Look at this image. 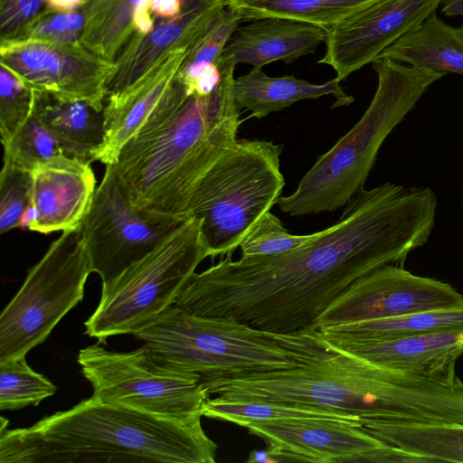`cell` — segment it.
I'll return each mask as SVG.
<instances>
[{
    "label": "cell",
    "mask_w": 463,
    "mask_h": 463,
    "mask_svg": "<svg viewBox=\"0 0 463 463\" xmlns=\"http://www.w3.org/2000/svg\"><path fill=\"white\" fill-rule=\"evenodd\" d=\"M437 199L429 187L386 182L363 189L332 226L303 245L266 256L232 255L194 273L174 306L273 334L315 327L355 280L386 264L403 266L427 242Z\"/></svg>",
    "instance_id": "6da1fadb"
},
{
    "label": "cell",
    "mask_w": 463,
    "mask_h": 463,
    "mask_svg": "<svg viewBox=\"0 0 463 463\" xmlns=\"http://www.w3.org/2000/svg\"><path fill=\"white\" fill-rule=\"evenodd\" d=\"M271 336L294 367L213 381L209 394L310 406L358 421L463 424V382L450 383L375 365L331 345L316 328Z\"/></svg>",
    "instance_id": "7a4b0ae2"
},
{
    "label": "cell",
    "mask_w": 463,
    "mask_h": 463,
    "mask_svg": "<svg viewBox=\"0 0 463 463\" xmlns=\"http://www.w3.org/2000/svg\"><path fill=\"white\" fill-rule=\"evenodd\" d=\"M236 66L208 95L190 94L177 80L114 163L137 207L186 217L190 197L205 172L238 139L242 120L233 97Z\"/></svg>",
    "instance_id": "3957f363"
},
{
    "label": "cell",
    "mask_w": 463,
    "mask_h": 463,
    "mask_svg": "<svg viewBox=\"0 0 463 463\" xmlns=\"http://www.w3.org/2000/svg\"><path fill=\"white\" fill-rule=\"evenodd\" d=\"M201 420L178 421L93 396L26 428L0 430V463H214Z\"/></svg>",
    "instance_id": "277c9868"
},
{
    "label": "cell",
    "mask_w": 463,
    "mask_h": 463,
    "mask_svg": "<svg viewBox=\"0 0 463 463\" xmlns=\"http://www.w3.org/2000/svg\"><path fill=\"white\" fill-rule=\"evenodd\" d=\"M377 88L356 124L299 181L296 190L277 204L291 216L334 211L354 197L374 165L378 151L393 128L424 92L446 73L404 65L389 58L373 62Z\"/></svg>",
    "instance_id": "5b68a950"
},
{
    "label": "cell",
    "mask_w": 463,
    "mask_h": 463,
    "mask_svg": "<svg viewBox=\"0 0 463 463\" xmlns=\"http://www.w3.org/2000/svg\"><path fill=\"white\" fill-rule=\"evenodd\" d=\"M160 365L205 385L298 364L269 333L238 322L191 315L174 305L134 335Z\"/></svg>",
    "instance_id": "8992f818"
},
{
    "label": "cell",
    "mask_w": 463,
    "mask_h": 463,
    "mask_svg": "<svg viewBox=\"0 0 463 463\" xmlns=\"http://www.w3.org/2000/svg\"><path fill=\"white\" fill-rule=\"evenodd\" d=\"M281 152L272 141L237 140L199 180L186 217L199 221L209 257L232 255L277 203L285 185Z\"/></svg>",
    "instance_id": "52a82bcc"
},
{
    "label": "cell",
    "mask_w": 463,
    "mask_h": 463,
    "mask_svg": "<svg viewBox=\"0 0 463 463\" xmlns=\"http://www.w3.org/2000/svg\"><path fill=\"white\" fill-rule=\"evenodd\" d=\"M207 257L200 222L189 217L152 252L101 288L99 305L84 323L85 333L99 343L135 335L175 304Z\"/></svg>",
    "instance_id": "ba28073f"
},
{
    "label": "cell",
    "mask_w": 463,
    "mask_h": 463,
    "mask_svg": "<svg viewBox=\"0 0 463 463\" xmlns=\"http://www.w3.org/2000/svg\"><path fill=\"white\" fill-rule=\"evenodd\" d=\"M91 273L78 226L63 231L32 267L0 316V364L24 357L83 298Z\"/></svg>",
    "instance_id": "9c48e42d"
},
{
    "label": "cell",
    "mask_w": 463,
    "mask_h": 463,
    "mask_svg": "<svg viewBox=\"0 0 463 463\" xmlns=\"http://www.w3.org/2000/svg\"><path fill=\"white\" fill-rule=\"evenodd\" d=\"M83 376L99 401L178 421L201 420L210 398L195 378L160 365L144 344L130 352H112L99 344L80 350Z\"/></svg>",
    "instance_id": "30bf717a"
},
{
    "label": "cell",
    "mask_w": 463,
    "mask_h": 463,
    "mask_svg": "<svg viewBox=\"0 0 463 463\" xmlns=\"http://www.w3.org/2000/svg\"><path fill=\"white\" fill-rule=\"evenodd\" d=\"M188 218L134 205L121 184L114 164L106 165L91 205L80 223L91 272L102 287L140 260Z\"/></svg>",
    "instance_id": "8fae6325"
},
{
    "label": "cell",
    "mask_w": 463,
    "mask_h": 463,
    "mask_svg": "<svg viewBox=\"0 0 463 463\" xmlns=\"http://www.w3.org/2000/svg\"><path fill=\"white\" fill-rule=\"evenodd\" d=\"M0 65L33 90L104 109L114 63L81 43L24 38L0 42Z\"/></svg>",
    "instance_id": "7c38bea8"
},
{
    "label": "cell",
    "mask_w": 463,
    "mask_h": 463,
    "mask_svg": "<svg viewBox=\"0 0 463 463\" xmlns=\"http://www.w3.org/2000/svg\"><path fill=\"white\" fill-rule=\"evenodd\" d=\"M461 307L463 295L450 284L386 264L355 280L324 311L315 327Z\"/></svg>",
    "instance_id": "4fadbf2b"
},
{
    "label": "cell",
    "mask_w": 463,
    "mask_h": 463,
    "mask_svg": "<svg viewBox=\"0 0 463 463\" xmlns=\"http://www.w3.org/2000/svg\"><path fill=\"white\" fill-rule=\"evenodd\" d=\"M441 0H379L326 30V52L317 61L333 68L338 81L377 57L402 35L416 30Z\"/></svg>",
    "instance_id": "5bb4252c"
},
{
    "label": "cell",
    "mask_w": 463,
    "mask_h": 463,
    "mask_svg": "<svg viewBox=\"0 0 463 463\" xmlns=\"http://www.w3.org/2000/svg\"><path fill=\"white\" fill-rule=\"evenodd\" d=\"M360 423L332 419H294L251 422L249 432L263 439L279 462H361L383 441Z\"/></svg>",
    "instance_id": "9a60e30c"
},
{
    "label": "cell",
    "mask_w": 463,
    "mask_h": 463,
    "mask_svg": "<svg viewBox=\"0 0 463 463\" xmlns=\"http://www.w3.org/2000/svg\"><path fill=\"white\" fill-rule=\"evenodd\" d=\"M31 176V204L22 228L43 234L77 228L97 188L90 164L61 154L37 165Z\"/></svg>",
    "instance_id": "2e32d148"
},
{
    "label": "cell",
    "mask_w": 463,
    "mask_h": 463,
    "mask_svg": "<svg viewBox=\"0 0 463 463\" xmlns=\"http://www.w3.org/2000/svg\"><path fill=\"white\" fill-rule=\"evenodd\" d=\"M225 6L226 0H183L177 15L159 18L147 33L134 34L113 62L106 98L129 88L170 53L189 50Z\"/></svg>",
    "instance_id": "e0dca14e"
},
{
    "label": "cell",
    "mask_w": 463,
    "mask_h": 463,
    "mask_svg": "<svg viewBox=\"0 0 463 463\" xmlns=\"http://www.w3.org/2000/svg\"><path fill=\"white\" fill-rule=\"evenodd\" d=\"M321 335L336 349L378 366L450 383L460 379L456 373V364L463 356V330L371 342L333 339Z\"/></svg>",
    "instance_id": "ac0fdd59"
},
{
    "label": "cell",
    "mask_w": 463,
    "mask_h": 463,
    "mask_svg": "<svg viewBox=\"0 0 463 463\" xmlns=\"http://www.w3.org/2000/svg\"><path fill=\"white\" fill-rule=\"evenodd\" d=\"M188 50L170 53L124 91L105 99V140L96 161L114 164L174 86Z\"/></svg>",
    "instance_id": "d6986e66"
},
{
    "label": "cell",
    "mask_w": 463,
    "mask_h": 463,
    "mask_svg": "<svg viewBox=\"0 0 463 463\" xmlns=\"http://www.w3.org/2000/svg\"><path fill=\"white\" fill-rule=\"evenodd\" d=\"M248 22L233 32L219 67L239 63L263 67L278 61L289 64L315 52L326 37L325 29L292 19L269 17Z\"/></svg>",
    "instance_id": "ffe728a7"
},
{
    "label": "cell",
    "mask_w": 463,
    "mask_h": 463,
    "mask_svg": "<svg viewBox=\"0 0 463 463\" xmlns=\"http://www.w3.org/2000/svg\"><path fill=\"white\" fill-rule=\"evenodd\" d=\"M152 0H86L79 9L85 24L80 43L114 62L134 34H146L155 25Z\"/></svg>",
    "instance_id": "44dd1931"
},
{
    "label": "cell",
    "mask_w": 463,
    "mask_h": 463,
    "mask_svg": "<svg viewBox=\"0 0 463 463\" xmlns=\"http://www.w3.org/2000/svg\"><path fill=\"white\" fill-rule=\"evenodd\" d=\"M263 67H252L246 74L233 81V97L238 109H248L250 118L260 119L270 113L281 111L304 99H314L333 95V107L347 106L354 101L335 78L315 84L293 75L271 77L262 71Z\"/></svg>",
    "instance_id": "7402d4cb"
},
{
    "label": "cell",
    "mask_w": 463,
    "mask_h": 463,
    "mask_svg": "<svg viewBox=\"0 0 463 463\" xmlns=\"http://www.w3.org/2000/svg\"><path fill=\"white\" fill-rule=\"evenodd\" d=\"M35 91L34 113L66 156L90 164L105 140L104 109Z\"/></svg>",
    "instance_id": "603a6c76"
},
{
    "label": "cell",
    "mask_w": 463,
    "mask_h": 463,
    "mask_svg": "<svg viewBox=\"0 0 463 463\" xmlns=\"http://www.w3.org/2000/svg\"><path fill=\"white\" fill-rule=\"evenodd\" d=\"M383 58L446 74L463 75V27L449 25L434 13L377 57Z\"/></svg>",
    "instance_id": "cb8c5ba5"
},
{
    "label": "cell",
    "mask_w": 463,
    "mask_h": 463,
    "mask_svg": "<svg viewBox=\"0 0 463 463\" xmlns=\"http://www.w3.org/2000/svg\"><path fill=\"white\" fill-rule=\"evenodd\" d=\"M360 427L384 443L429 457L434 462H463V424L364 420Z\"/></svg>",
    "instance_id": "d4e9b609"
},
{
    "label": "cell",
    "mask_w": 463,
    "mask_h": 463,
    "mask_svg": "<svg viewBox=\"0 0 463 463\" xmlns=\"http://www.w3.org/2000/svg\"><path fill=\"white\" fill-rule=\"evenodd\" d=\"M327 338L382 341L435 332L463 330V307L416 312L402 317L317 328Z\"/></svg>",
    "instance_id": "484cf974"
},
{
    "label": "cell",
    "mask_w": 463,
    "mask_h": 463,
    "mask_svg": "<svg viewBox=\"0 0 463 463\" xmlns=\"http://www.w3.org/2000/svg\"><path fill=\"white\" fill-rule=\"evenodd\" d=\"M379 0H226L243 21L287 18L327 30Z\"/></svg>",
    "instance_id": "4316f807"
},
{
    "label": "cell",
    "mask_w": 463,
    "mask_h": 463,
    "mask_svg": "<svg viewBox=\"0 0 463 463\" xmlns=\"http://www.w3.org/2000/svg\"><path fill=\"white\" fill-rule=\"evenodd\" d=\"M202 412L203 416L232 422L244 428L251 422L294 419H332L360 423L354 418L317 407L260 401L226 400L219 397L209 398Z\"/></svg>",
    "instance_id": "83f0119b"
},
{
    "label": "cell",
    "mask_w": 463,
    "mask_h": 463,
    "mask_svg": "<svg viewBox=\"0 0 463 463\" xmlns=\"http://www.w3.org/2000/svg\"><path fill=\"white\" fill-rule=\"evenodd\" d=\"M243 18L227 5L217 14L207 30L188 50L177 74L183 86L190 85L205 69L219 65L221 55Z\"/></svg>",
    "instance_id": "f1b7e54d"
},
{
    "label": "cell",
    "mask_w": 463,
    "mask_h": 463,
    "mask_svg": "<svg viewBox=\"0 0 463 463\" xmlns=\"http://www.w3.org/2000/svg\"><path fill=\"white\" fill-rule=\"evenodd\" d=\"M56 391L57 387L51 381L28 365L25 356L0 364L2 411L37 406Z\"/></svg>",
    "instance_id": "f546056e"
},
{
    "label": "cell",
    "mask_w": 463,
    "mask_h": 463,
    "mask_svg": "<svg viewBox=\"0 0 463 463\" xmlns=\"http://www.w3.org/2000/svg\"><path fill=\"white\" fill-rule=\"evenodd\" d=\"M61 154L63 151L34 111L4 146V160L28 172L40 163Z\"/></svg>",
    "instance_id": "4dcf8cb0"
},
{
    "label": "cell",
    "mask_w": 463,
    "mask_h": 463,
    "mask_svg": "<svg viewBox=\"0 0 463 463\" xmlns=\"http://www.w3.org/2000/svg\"><path fill=\"white\" fill-rule=\"evenodd\" d=\"M35 91L0 65V134L6 146L32 116Z\"/></svg>",
    "instance_id": "1f68e13d"
},
{
    "label": "cell",
    "mask_w": 463,
    "mask_h": 463,
    "mask_svg": "<svg viewBox=\"0 0 463 463\" xmlns=\"http://www.w3.org/2000/svg\"><path fill=\"white\" fill-rule=\"evenodd\" d=\"M31 172L4 160L0 174V233L23 227L30 208Z\"/></svg>",
    "instance_id": "d6a6232c"
},
{
    "label": "cell",
    "mask_w": 463,
    "mask_h": 463,
    "mask_svg": "<svg viewBox=\"0 0 463 463\" xmlns=\"http://www.w3.org/2000/svg\"><path fill=\"white\" fill-rule=\"evenodd\" d=\"M311 234L290 233L272 213H264L242 240L241 257L282 253L303 245Z\"/></svg>",
    "instance_id": "836d02e7"
},
{
    "label": "cell",
    "mask_w": 463,
    "mask_h": 463,
    "mask_svg": "<svg viewBox=\"0 0 463 463\" xmlns=\"http://www.w3.org/2000/svg\"><path fill=\"white\" fill-rule=\"evenodd\" d=\"M49 10L44 0H0V42L24 39Z\"/></svg>",
    "instance_id": "e575fe53"
},
{
    "label": "cell",
    "mask_w": 463,
    "mask_h": 463,
    "mask_svg": "<svg viewBox=\"0 0 463 463\" xmlns=\"http://www.w3.org/2000/svg\"><path fill=\"white\" fill-rule=\"evenodd\" d=\"M84 24L85 19L80 10L60 13L50 9L33 25L25 38L80 43Z\"/></svg>",
    "instance_id": "d590c367"
},
{
    "label": "cell",
    "mask_w": 463,
    "mask_h": 463,
    "mask_svg": "<svg viewBox=\"0 0 463 463\" xmlns=\"http://www.w3.org/2000/svg\"><path fill=\"white\" fill-rule=\"evenodd\" d=\"M361 462L375 463H430L429 457L405 450L402 448L384 443L378 449L364 456Z\"/></svg>",
    "instance_id": "8d00e7d4"
},
{
    "label": "cell",
    "mask_w": 463,
    "mask_h": 463,
    "mask_svg": "<svg viewBox=\"0 0 463 463\" xmlns=\"http://www.w3.org/2000/svg\"><path fill=\"white\" fill-rule=\"evenodd\" d=\"M182 4L183 0H152L149 9L156 18H171L180 13Z\"/></svg>",
    "instance_id": "74e56055"
},
{
    "label": "cell",
    "mask_w": 463,
    "mask_h": 463,
    "mask_svg": "<svg viewBox=\"0 0 463 463\" xmlns=\"http://www.w3.org/2000/svg\"><path fill=\"white\" fill-rule=\"evenodd\" d=\"M86 0H44L47 6L60 13H68L79 10Z\"/></svg>",
    "instance_id": "f35d334b"
},
{
    "label": "cell",
    "mask_w": 463,
    "mask_h": 463,
    "mask_svg": "<svg viewBox=\"0 0 463 463\" xmlns=\"http://www.w3.org/2000/svg\"><path fill=\"white\" fill-rule=\"evenodd\" d=\"M440 5L445 15L463 17V0H441Z\"/></svg>",
    "instance_id": "ab89813d"
},
{
    "label": "cell",
    "mask_w": 463,
    "mask_h": 463,
    "mask_svg": "<svg viewBox=\"0 0 463 463\" xmlns=\"http://www.w3.org/2000/svg\"><path fill=\"white\" fill-rule=\"evenodd\" d=\"M247 463H279V460L274 458L269 451L266 449H254L250 452L246 460Z\"/></svg>",
    "instance_id": "60d3db41"
}]
</instances>
